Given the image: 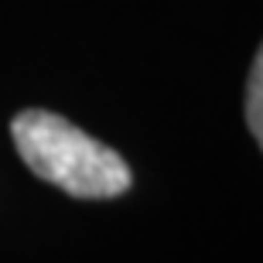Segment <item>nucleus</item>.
<instances>
[{
    "label": "nucleus",
    "instance_id": "obj_1",
    "mask_svg": "<svg viewBox=\"0 0 263 263\" xmlns=\"http://www.w3.org/2000/svg\"><path fill=\"white\" fill-rule=\"evenodd\" d=\"M10 134L21 161L72 198H117L130 188L127 161L59 113L21 109Z\"/></svg>",
    "mask_w": 263,
    "mask_h": 263
},
{
    "label": "nucleus",
    "instance_id": "obj_2",
    "mask_svg": "<svg viewBox=\"0 0 263 263\" xmlns=\"http://www.w3.org/2000/svg\"><path fill=\"white\" fill-rule=\"evenodd\" d=\"M263 59L256 55L253 62V72H250V92H246V123H250V130H253L256 144H260V134H263Z\"/></svg>",
    "mask_w": 263,
    "mask_h": 263
}]
</instances>
